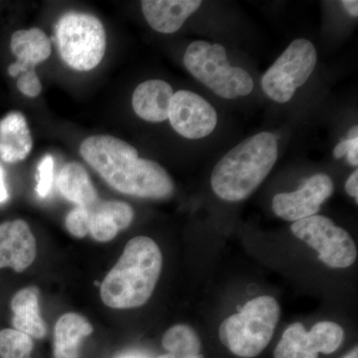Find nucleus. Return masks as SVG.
I'll return each instance as SVG.
<instances>
[{"label":"nucleus","instance_id":"obj_14","mask_svg":"<svg viewBox=\"0 0 358 358\" xmlns=\"http://www.w3.org/2000/svg\"><path fill=\"white\" fill-rule=\"evenodd\" d=\"M201 4L200 0H143L141 9L152 29L171 34L178 31Z\"/></svg>","mask_w":358,"mask_h":358},{"label":"nucleus","instance_id":"obj_20","mask_svg":"<svg viewBox=\"0 0 358 358\" xmlns=\"http://www.w3.org/2000/svg\"><path fill=\"white\" fill-rule=\"evenodd\" d=\"M164 350L176 357H194L201 352V341L196 331L186 324H176L162 336Z\"/></svg>","mask_w":358,"mask_h":358},{"label":"nucleus","instance_id":"obj_26","mask_svg":"<svg viewBox=\"0 0 358 358\" xmlns=\"http://www.w3.org/2000/svg\"><path fill=\"white\" fill-rule=\"evenodd\" d=\"M17 88L23 95L35 98L42 91V85L35 69H30L22 73L17 79Z\"/></svg>","mask_w":358,"mask_h":358},{"label":"nucleus","instance_id":"obj_2","mask_svg":"<svg viewBox=\"0 0 358 358\" xmlns=\"http://www.w3.org/2000/svg\"><path fill=\"white\" fill-rule=\"evenodd\" d=\"M162 270V251L154 240L133 238L101 285L103 303L115 310L141 307L154 294Z\"/></svg>","mask_w":358,"mask_h":358},{"label":"nucleus","instance_id":"obj_21","mask_svg":"<svg viewBox=\"0 0 358 358\" xmlns=\"http://www.w3.org/2000/svg\"><path fill=\"white\" fill-rule=\"evenodd\" d=\"M274 358H319V355L310 348L306 327L301 322H296L282 334L275 348Z\"/></svg>","mask_w":358,"mask_h":358},{"label":"nucleus","instance_id":"obj_23","mask_svg":"<svg viewBox=\"0 0 358 358\" xmlns=\"http://www.w3.org/2000/svg\"><path fill=\"white\" fill-rule=\"evenodd\" d=\"M32 338L14 329L0 331V358H31Z\"/></svg>","mask_w":358,"mask_h":358},{"label":"nucleus","instance_id":"obj_10","mask_svg":"<svg viewBox=\"0 0 358 358\" xmlns=\"http://www.w3.org/2000/svg\"><path fill=\"white\" fill-rule=\"evenodd\" d=\"M333 192L331 178L327 174H315L296 192L275 195L272 209L278 217L296 222L317 215L322 203Z\"/></svg>","mask_w":358,"mask_h":358},{"label":"nucleus","instance_id":"obj_5","mask_svg":"<svg viewBox=\"0 0 358 358\" xmlns=\"http://www.w3.org/2000/svg\"><path fill=\"white\" fill-rule=\"evenodd\" d=\"M183 63L188 72L216 95L228 100L248 96L254 81L246 70L230 66L222 45L194 41L186 49Z\"/></svg>","mask_w":358,"mask_h":358},{"label":"nucleus","instance_id":"obj_9","mask_svg":"<svg viewBox=\"0 0 358 358\" xmlns=\"http://www.w3.org/2000/svg\"><path fill=\"white\" fill-rule=\"evenodd\" d=\"M169 119L171 127L183 138L199 140L213 133L217 126L215 109L193 92H176L169 106Z\"/></svg>","mask_w":358,"mask_h":358},{"label":"nucleus","instance_id":"obj_29","mask_svg":"<svg viewBox=\"0 0 358 358\" xmlns=\"http://www.w3.org/2000/svg\"><path fill=\"white\" fill-rule=\"evenodd\" d=\"M9 199L8 192H7L6 176H4L3 167L0 164V203H4Z\"/></svg>","mask_w":358,"mask_h":358},{"label":"nucleus","instance_id":"obj_34","mask_svg":"<svg viewBox=\"0 0 358 358\" xmlns=\"http://www.w3.org/2000/svg\"><path fill=\"white\" fill-rule=\"evenodd\" d=\"M358 136V127L355 126L352 129H350V133H348V136L350 138H357Z\"/></svg>","mask_w":358,"mask_h":358},{"label":"nucleus","instance_id":"obj_25","mask_svg":"<svg viewBox=\"0 0 358 358\" xmlns=\"http://www.w3.org/2000/svg\"><path fill=\"white\" fill-rule=\"evenodd\" d=\"M39 180L36 192L41 199H45L51 190L53 180L54 160L50 155H45L38 166Z\"/></svg>","mask_w":358,"mask_h":358},{"label":"nucleus","instance_id":"obj_28","mask_svg":"<svg viewBox=\"0 0 358 358\" xmlns=\"http://www.w3.org/2000/svg\"><path fill=\"white\" fill-rule=\"evenodd\" d=\"M345 192L350 196L353 197L358 203V171H353L350 178L346 180Z\"/></svg>","mask_w":358,"mask_h":358},{"label":"nucleus","instance_id":"obj_13","mask_svg":"<svg viewBox=\"0 0 358 358\" xmlns=\"http://www.w3.org/2000/svg\"><path fill=\"white\" fill-rule=\"evenodd\" d=\"M10 49L17 59L8 67L11 77H18L26 71L35 69V66L45 62L52 53L50 39L46 33L36 27L14 32Z\"/></svg>","mask_w":358,"mask_h":358},{"label":"nucleus","instance_id":"obj_12","mask_svg":"<svg viewBox=\"0 0 358 358\" xmlns=\"http://www.w3.org/2000/svg\"><path fill=\"white\" fill-rule=\"evenodd\" d=\"M89 234L98 242H109L127 229L134 217L133 207L119 200H98L89 207Z\"/></svg>","mask_w":358,"mask_h":358},{"label":"nucleus","instance_id":"obj_4","mask_svg":"<svg viewBox=\"0 0 358 358\" xmlns=\"http://www.w3.org/2000/svg\"><path fill=\"white\" fill-rule=\"evenodd\" d=\"M281 317V307L273 296L249 301L239 313L223 320L219 339L233 355L252 358L267 348Z\"/></svg>","mask_w":358,"mask_h":358},{"label":"nucleus","instance_id":"obj_16","mask_svg":"<svg viewBox=\"0 0 358 358\" xmlns=\"http://www.w3.org/2000/svg\"><path fill=\"white\" fill-rule=\"evenodd\" d=\"M33 138L24 115L9 113L0 121V159L6 164L24 160L31 152Z\"/></svg>","mask_w":358,"mask_h":358},{"label":"nucleus","instance_id":"obj_15","mask_svg":"<svg viewBox=\"0 0 358 358\" xmlns=\"http://www.w3.org/2000/svg\"><path fill=\"white\" fill-rule=\"evenodd\" d=\"M173 94V87L162 80L143 82L134 90L131 98L134 113L147 122L166 121Z\"/></svg>","mask_w":358,"mask_h":358},{"label":"nucleus","instance_id":"obj_8","mask_svg":"<svg viewBox=\"0 0 358 358\" xmlns=\"http://www.w3.org/2000/svg\"><path fill=\"white\" fill-rule=\"evenodd\" d=\"M294 236L319 254V260L333 268H348L357 258L355 240L348 231L322 215L296 221L291 226Z\"/></svg>","mask_w":358,"mask_h":358},{"label":"nucleus","instance_id":"obj_32","mask_svg":"<svg viewBox=\"0 0 358 358\" xmlns=\"http://www.w3.org/2000/svg\"><path fill=\"white\" fill-rule=\"evenodd\" d=\"M157 358H203L201 355H194V357H173L171 353H166V355H159V357Z\"/></svg>","mask_w":358,"mask_h":358},{"label":"nucleus","instance_id":"obj_27","mask_svg":"<svg viewBox=\"0 0 358 358\" xmlns=\"http://www.w3.org/2000/svg\"><path fill=\"white\" fill-rule=\"evenodd\" d=\"M357 143L358 138H348V140L341 141V143L334 148V159H341V157H345V155H348V150H350V148L353 147L355 145H357Z\"/></svg>","mask_w":358,"mask_h":358},{"label":"nucleus","instance_id":"obj_11","mask_svg":"<svg viewBox=\"0 0 358 358\" xmlns=\"http://www.w3.org/2000/svg\"><path fill=\"white\" fill-rule=\"evenodd\" d=\"M36 253V239L24 220L0 224V268L23 272L34 262Z\"/></svg>","mask_w":358,"mask_h":358},{"label":"nucleus","instance_id":"obj_6","mask_svg":"<svg viewBox=\"0 0 358 358\" xmlns=\"http://www.w3.org/2000/svg\"><path fill=\"white\" fill-rule=\"evenodd\" d=\"M59 55L71 69H95L107 48L103 23L96 16L71 11L59 18L55 29Z\"/></svg>","mask_w":358,"mask_h":358},{"label":"nucleus","instance_id":"obj_7","mask_svg":"<svg viewBox=\"0 0 358 358\" xmlns=\"http://www.w3.org/2000/svg\"><path fill=\"white\" fill-rule=\"evenodd\" d=\"M317 60V50L312 42L294 40L264 75V93L275 102H289L296 90L308 81Z\"/></svg>","mask_w":358,"mask_h":358},{"label":"nucleus","instance_id":"obj_30","mask_svg":"<svg viewBox=\"0 0 358 358\" xmlns=\"http://www.w3.org/2000/svg\"><path fill=\"white\" fill-rule=\"evenodd\" d=\"M343 8L345 9L346 13L350 14L352 17H357L358 16V1L357 0H343L341 1Z\"/></svg>","mask_w":358,"mask_h":358},{"label":"nucleus","instance_id":"obj_1","mask_svg":"<svg viewBox=\"0 0 358 358\" xmlns=\"http://www.w3.org/2000/svg\"><path fill=\"white\" fill-rule=\"evenodd\" d=\"M80 154L117 192L140 199L164 200L173 196L174 183L169 173L154 160L141 159L138 150L112 136H90Z\"/></svg>","mask_w":358,"mask_h":358},{"label":"nucleus","instance_id":"obj_24","mask_svg":"<svg viewBox=\"0 0 358 358\" xmlns=\"http://www.w3.org/2000/svg\"><path fill=\"white\" fill-rule=\"evenodd\" d=\"M65 226L72 236L86 237L90 231L89 207L76 206L72 209L66 216Z\"/></svg>","mask_w":358,"mask_h":358},{"label":"nucleus","instance_id":"obj_22","mask_svg":"<svg viewBox=\"0 0 358 358\" xmlns=\"http://www.w3.org/2000/svg\"><path fill=\"white\" fill-rule=\"evenodd\" d=\"M308 343L315 353L331 355L338 350L345 338L343 327L334 322H320L308 331Z\"/></svg>","mask_w":358,"mask_h":358},{"label":"nucleus","instance_id":"obj_3","mask_svg":"<svg viewBox=\"0 0 358 358\" xmlns=\"http://www.w3.org/2000/svg\"><path fill=\"white\" fill-rule=\"evenodd\" d=\"M278 159L274 134L250 136L224 155L211 174V187L219 199L236 202L249 197L265 180Z\"/></svg>","mask_w":358,"mask_h":358},{"label":"nucleus","instance_id":"obj_18","mask_svg":"<svg viewBox=\"0 0 358 358\" xmlns=\"http://www.w3.org/2000/svg\"><path fill=\"white\" fill-rule=\"evenodd\" d=\"M39 298V289L30 286L18 291L10 301L14 329L36 339L47 334L46 324L40 315Z\"/></svg>","mask_w":358,"mask_h":358},{"label":"nucleus","instance_id":"obj_19","mask_svg":"<svg viewBox=\"0 0 358 358\" xmlns=\"http://www.w3.org/2000/svg\"><path fill=\"white\" fill-rule=\"evenodd\" d=\"M61 195L76 206L90 207L98 201V193L86 169L79 162L65 164L58 174Z\"/></svg>","mask_w":358,"mask_h":358},{"label":"nucleus","instance_id":"obj_31","mask_svg":"<svg viewBox=\"0 0 358 358\" xmlns=\"http://www.w3.org/2000/svg\"><path fill=\"white\" fill-rule=\"evenodd\" d=\"M348 162H350V166L357 167L358 166V143L353 145L348 150V155H345Z\"/></svg>","mask_w":358,"mask_h":358},{"label":"nucleus","instance_id":"obj_17","mask_svg":"<svg viewBox=\"0 0 358 358\" xmlns=\"http://www.w3.org/2000/svg\"><path fill=\"white\" fill-rule=\"evenodd\" d=\"M93 331L91 322L83 315H61L54 329V358H81L82 343Z\"/></svg>","mask_w":358,"mask_h":358},{"label":"nucleus","instance_id":"obj_33","mask_svg":"<svg viewBox=\"0 0 358 358\" xmlns=\"http://www.w3.org/2000/svg\"><path fill=\"white\" fill-rule=\"evenodd\" d=\"M343 358H358V348L357 346H355V348L350 352V353H348V355H345V357Z\"/></svg>","mask_w":358,"mask_h":358}]
</instances>
